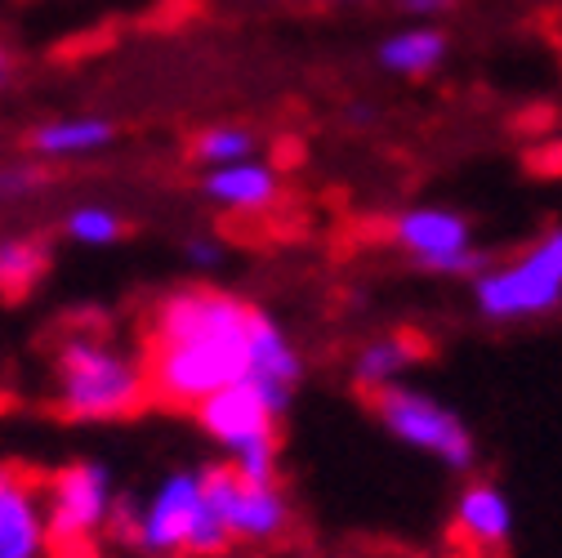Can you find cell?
<instances>
[{
    "label": "cell",
    "mask_w": 562,
    "mask_h": 558,
    "mask_svg": "<svg viewBox=\"0 0 562 558\" xmlns=\"http://www.w3.org/2000/svg\"><path fill=\"white\" fill-rule=\"evenodd\" d=\"M473 304L486 322H531L562 309V228L473 277Z\"/></svg>",
    "instance_id": "3"
},
{
    "label": "cell",
    "mask_w": 562,
    "mask_h": 558,
    "mask_svg": "<svg viewBox=\"0 0 562 558\" xmlns=\"http://www.w3.org/2000/svg\"><path fill=\"white\" fill-rule=\"evenodd\" d=\"M348 116H353L358 125H367V121L375 116V108H367V103H358V108H348Z\"/></svg>",
    "instance_id": "25"
},
{
    "label": "cell",
    "mask_w": 562,
    "mask_h": 558,
    "mask_svg": "<svg viewBox=\"0 0 562 558\" xmlns=\"http://www.w3.org/2000/svg\"><path fill=\"white\" fill-rule=\"evenodd\" d=\"M255 148H259L255 130L228 121V125H210V130H201V134H196V144H192V157H196L201 166H228V161H246V157H255Z\"/></svg>",
    "instance_id": "18"
},
{
    "label": "cell",
    "mask_w": 562,
    "mask_h": 558,
    "mask_svg": "<svg viewBox=\"0 0 562 558\" xmlns=\"http://www.w3.org/2000/svg\"><path fill=\"white\" fill-rule=\"evenodd\" d=\"M49 268V250L36 237H0V295H27Z\"/></svg>",
    "instance_id": "17"
},
{
    "label": "cell",
    "mask_w": 562,
    "mask_h": 558,
    "mask_svg": "<svg viewBox=\"0 0 562 558\" xmlns=\"http://www.w3.org/2000/svg\"><path fill=\"white\" fill-rule=\"evenodd\" d=\"M63 233L77 246H116L125 237V220L112 205H77V211L63 220Z\"/></svg>",
    "instance_id": "19"
},
{
    "label": "cell",
    "mask_w": 562,
    "mask_h": 558,
    "mask_svg": "<svg viewBox=\"0 0 562 558\" xmlns=\"http://www.w3.org/2000/svg\"><path fill=\"white\" fill-rule=\"evenodd\" d=\"M196 421L228 456H237L263 438H277V411L250 380H237L220 393H210L205 402H196Z\"/></svg>",
    "instance_id": "8"
},
{
    "label": "cell",
    "mask_w": 562,
    "mask_h": 558,
    "mask_svg": "<svg viewBox=\"0 0 562 558\" xmlns=\"http://www.w3.org/2000/svg\"><path fill=\"white\" fill-rule=\"evenodd\" d=\"M300 5H367V0H300Z\"/></svg>",
    "instance_id": "26"
},
{
    "label": "cell",
    "mask_w": 562,
    "mask_h": 558,
    "mask_svg": "<svg viewBox=\"0 0 562 558\" xmlns=\"http://www.w3.org/2000/svg\"><path fill=\"white\" fill-rule=\"evenodd\" d=\"M153 393L148 362L103 335H67L54 354V402L67 421H125Z\"/></svg>",
    "instance_id": "2"
},
{
    "label": "cell",
    "mask_w": 562,
    "mask_h": 558,
    "mask_svg": "<svg viewBox=\"0 0 562 558\" xmlns=\"http://www.w3.org/2000/svg\"><path fill=\"white\" fill-rule=\"evenodd\" d=\"M228 465L246 478V482H277V438H263L237 456H228Z\"/></svg>",
    "instance_id": "20"
},
{
    "label": "cell",
    "mask_w": 562,
    "mask_h": 558,
    "mask_svg": "<svg viewBox=\"0 0 562 558\" xmlns=\"http://www.w3.org/2000/svg\"><path fill=\"white\" fill-rule=\"evenodd\" d=\"M116 138V125L108 116H49L27 134V148L41 161H81L103 153Z\"/></svg>",
    "instance_id": "12"
},
{
    "label": "cell",
    "mask_w": 562,
    "mask_h": 558,
    "mask_svg": "<svg viewBox=\"0 0 562 558\" xmlns=\"http://www.w3.org/2000/svg\"><path fill=\"white\" fill-rule=\"evenodd\" d=\"M201 492H205V469H170L153 487V496L138 505L125 540L138 554H148V558H175V554H183L192 514L201 505Z\"/></svg>",
    "instance_id": "7"
},
{
    "label": "cell",
    "mask_w": 562,
    "mask_h": 558,
    "mask_svg": "<svg viewBox=\"0 0 562 558\" xmlns=\"http://www.w3.org/2000/svg\"><path fill=\"white\" fill-rule=\"evenodd\" d=\"M419 354H425V344L411 339L406 331H397V335H375V339H367V344L358 348L353 380H358L362 389L380 393V389L397 384V380L419 362Z\"/></svg>",
    "instance_id": "16"
},
{
    "label": "cell",
    "mask_w": 562,
    "mask_h": 558,
    "mask_svg": "<svg viewBox=\"0 0 562 558\" xmlns=\"http://www.w3.org/2000/svg\"><path fill=\"white\" fill-rule=\"evenodd\" d=\"M250 313L228 291H170L148 331V380L161 402L196 406L250 376Z\"/></svg>",
    "instance_id": "1"
},
{
    "label": "cell",
    "mask_w": 562,
    "mask_h": 558,
    "mask_svg": "<svg viewBox=\"0 0 562 558\" xmlns=\"http://www.w3.org/2000/svg\"><path fill=\"white\" fill-rule=\"evenodd\" d=\"M447 54H451V41H447V32H442V27H434V23L402 27V32L384 36V41H380V49H375V58H380L384 72L406 77V81L438 72Z\"/></svg>",
    "instance_id": "15"
},
{
    "label": "cell",
    "mask_w": 562,
    "mask_h": 558,
    "mask_svg": "<svg viewBox=\"0 0 562 558\" xmlns=\"http://www.w3.org/2000/svg\"><path fill=\"white\" fill-rule=\"evenodd\" d=\"M389 237L411 255L419 272H438V277H473L486 272L491 259L486 250L473 246V228L460 211L447 205H411L389 224Z\"/></svg>",
    "instance_id": "5"
},
{
    "label": "cell",
    "mask_w": 562,
    "mask_h": 558,
    "mask_svg": "<svg viewBox=\"0 0 562 558\" xmlns=\"http://www.w3.org/2000/svg\"><path fill=\"white\" fill-rule=\"evenodd\" d=\"M45 179H49V170H45L41 157H32V161H10V166H0V197H5V201L32 197Z\"/></svg>",
    "instance_id": "21"
},
{
    "label": "cell",
    "mask_w": 562,
    "mask_h": 558,
    "mask_svg": "<svg viewBox=\"0 0 562 558\" xmlns=\"http://www.w3.org/2000/svg\"><path fill=\"white\" fill-rule=\"evenodd\" d=\"M402 14H415V19H438V14H451L456 0H397Z\"/></svg>",
    "instance_id": "23"
},
{
    "label": "cell",
    "mask_w": 562,
    "mask_h": 558,
    "mask_svg": "<svg viewBox=\"0 0 562 558\" xmlns=\"http://www.w3.org/2000/svg\"><path fill=\"white\" fill-rule=\"evenodd\" d=\"M456 532L482 549L505 545L514 536V501L496 482H469L456 501Z\"/></svg>",
    "instance_id": "14"
},
{
    "label": "cell",
    "mask_w": 562,
    "mask_h": 558,
    "mask_svg": "<svg viewBox=\"0 0 562 558\" xmlns=\"http://www.w3.org/2000/svg\"><path fill=\"white\" fill-rule=\"evenodd\" d=\"M375 415H380V425L402 447L434 456L451 473H473L477 469V443H473L469 425L460 421V415L442 398H434L425 389H411V384L397 380V384L375 393Z\"/></svg>",
    "instance_id": "4"
},
{
    "label": "cell",
    "mask_w": 562,
    "mask_h": 558,
    "mask_svg": "<svg viewBox=\"0 0 562 558\" xmlns=\"http://www.w3.org/2000/svg\"><path fill=\"white\" fill-rule=\"evenodd\" d=\"M237 482H241V473L233 465H205V492H201V505L192 514L183 554H192V558H220L233 545L228 501L237 492Z\"/></svg>",
    "instance_id": "11"
},
{
    "label": "cell",
    "mask_w": 562,
    "mask_h": 558,
    "mask_svg": "<svg viewBox=\"0 0 562 558\" xmlns=\"http://www.w3.org/2000/svg\"><path fill=\"white\" fill-rule=\"evenodd\" d=\"M286 518H291V501L277 482H246V478L237 482V492L228 501L233 540H250V545L277 540L286 532Z\"/></svg>",
    "instance_id": "13"
},
{
    "label": "cell",
    "mask_w": 562,
    "mask_h": 558,
    "mask_svg": "<svg viewBox=\"0 0 562 558\" xmlns=\"http://www.w3.org/2000/svg\"><path fill=\"white\" fill-rule=\"evenodd\" d=\"M14 72H19V63H14V54L0 45V94H5L10 86H14Z\"/></svg>",
    "instance_id": "24"
},
{
    "label": "cell",
    "mask_w": 562,
    "mask_h": 558,
    "mask_svg": "<svg viewBox=\"0 0 562 558\" xmlns=\"http://www.w3.org/2000/svg\"><path fill=\"white\" fill-rule=\"evenodd\" d=\"M49 545L45 492L27 473L0 465V558H45Z\"/></svg>",
    "instance_id": "9"
},
{
    "label": "cell",
    "mask_w": 562,
    "mask_h": 558,
    "mask_svg": "<svg viewBox=\"0 0 562 558\" xmlns=\"http://www.w3.org/2000/svg\"><path fill=\"white\" fill-rule=\"evenodd\" d=\"M281 192V175L268 166V161H228V166H205L201 175V197L220 211H233V215H255V211H268Z\"/></svg>",
    "instance_id": "10"
},
{
    "label": "cell",
    "mask_w": 562,
    "mask_h": 558,
    "mask_svg": "<svg viewBox=\"0 0 562 558\" xmlns=\"http://www.w3.org/2000/svg\"><path fill=\"white\" fill-rule=\"evenodd\" d=\"M183 259H188L192 268H201V272H215V268L224 264V242L210 237V233H196V237L183 242Z\"/></svg>",
    "instance_id": "22"
},
{
    "label": "cell",
    "mask_w": 562,
    "mask_h": 558,
    "mask_svg": "<svg viewBox=\"0 0 562 558\" xmlns=\"http://www.w3.org/2000/svg\"><path fill=\"white\" fill-rule=\"evenodd\" d=\"M116 478L103 460H77L49 478L45 487V523L54 545H81L112 527L116 510Z\"/></svg>",
    "instance_id": "6"
}]
</instances>
